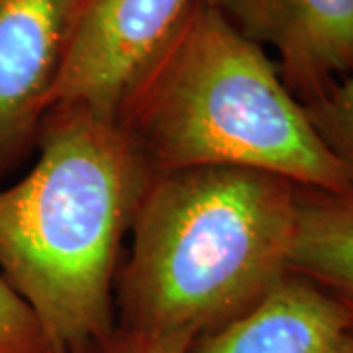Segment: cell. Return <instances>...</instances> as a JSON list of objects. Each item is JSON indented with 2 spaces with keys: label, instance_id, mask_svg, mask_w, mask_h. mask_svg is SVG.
Listing matches in <instances>:
<instances>
[{
  "label": "cell",
  "instance_id": "cell-1",
  "mask_svg": "<svg viewBox=\"0 0 353 353\" xmlns=\"http://www.w3.org/2000/svg\"><path fill=\"white\" fill-rule=\"evenodd\" d=\"M36 152L0 187V275L53 353L90 352L116 330L120 250L153 175L116 120L81 104L51 106Z\"/></svg>",
  "mask_w": 353,
  "mask_h": 353
},
{
  "label": "cell",
  "instance_id": "cell-2",
  "mask_svg": "<svg viewBox=\"0 0 353 353\" xmlns=\"http://www.w3.org/2000/svg\"><path fill=\"white\" fill-rule=\"evenodd\" d=\"M296 190L243 167L153 175L114 283L116 328L201 336L252 310L289 273Z\"/></svg>",
  "mask_w": 353,
  "mask_h": 353
},
{
  "label": "cell",
  "instance_id": "cell-3",
  "mask_svg": "<svg viewBox=\"0 0 353 353\" xmlns=\"http://www.w3.org/2000/svg\"><path fill=\"white\" fill-rule=\"evenodd\" d=\"M116 122L152 175L243 167L303 189L353 192L267 51L202 0L138 77Z\"/></svg>",
  "mask_w": 353,
  "mask_h": 353
},
{
  "label": "cell",
  "instance_id": "cell-4",
  "mask_svg": "<svg viewBox=\"0 0 353 353\" xmlns=\"http://www.w3.org/2000/svg\"><path fill=\"white\" fill-rule=\"evenodd\" d=\"M201 0H85L51 104L116 120L138 77Z\"/></svg>",
  "mask_w": 353,
  "mask_h": 353
},
{
  "label": "cell",
  "instance_id": "cell-5",
  "mask_svg": "<svg viewBox=\"0 0 353 353\" xmlns=\"http://www.w3.org/2000/svg\"><path fill=\"white\" fill-rule=\"evenodd\" d=\"M85 0H0V187L36 152Z\"/></svg>",
  "mask_w": 353,
  "mask_h": 353
},
{
  "label": "cell",
  "instance_id": "cell-6",
  "mask_svg": "<svg viewBox=\"0 0 353 353\" xmlns=\"http://www.w3.org/2000/svg\"><path fill=\"white\" fill-rule=\"evenodd\" d=\"M241 36L277 53L279 75L303 102L353 75V0H202Z\"/></svg>",
  "mask_w": 353,
  "mask_h": 353
},
{
  "label": "cell",
  "instance_id": "cell-7",
  "mask_svg": "<svg viewBox=\"0 0 353 353\" xmlns=\"http://www.w3.org/2000/svg\"><path fill=\"white\" fill-rule=\"evenodd\" d=\"M350 334L352 310L289 271L252 310L196 336L187 353H330Z\"/></svg>",
  "mask_w": 353,
  "mask_h": 353
},
{
  "label": "cell",
  "instance_id": "cell-8",
  "mask_svg": "<svg viewBox=\"0 0 353 353\" xmlns=\"http://www.w3.org/2000/svg\"><path fill=\"white\" fill-rule=\"evenodd\" d=\"M289 271L310 279L353 312V192L299 187Z\"/></svg>",
  "mask_w": 353,
  "mask_h": 353
},
{
  "label": "cell",
  "instance_id": "cell-9",
  "mask_svg": "<svg viewBox=\"0 0 353 353\" xmlns=\"http://www.w3.org/2000/svg\"><path fill=\"white\" fill-rule=\"evenodd\" d=\"M316 134L353 181V75L336 83L318 101L304 104Z\"/></svg>",
  "mask_w": 353,
  "mask_h": 353
},
{
  "label": "cell",
  "instance_id": "cell-10",
  "mask_svg": "<svg viewBox=\"0 0 353 353\" xmlns=\"http://www.w3.org/2000/svg\"><path fill=\"white\" fill-rule=\"evenodd\" d=\"M0 353H53L32 308L0 275Z\"/></svg>",
  "mask_w": 353,
  "mask_h": 353
},
{
  "label": "cell",
  "instance_id": "cell-11",
  "mask_svg": "<svg viewBox=\"0 0 353 353\" xmlns=\"http://www.w3.org/2000/svg\"><path fill=\"white\" fill-rule=\"evenodd\" d=\"M194 338L196 336L190 332L136 334L116 328L94 353H187Z\"/></svg>",
  "mask_w": 353,
  "mask_h": 353
},
{
  "label": "cell",
  "instance_id": "cell-12",
  "mask_svg": "<svg viewBox=\"0 0 353 353\" xmlns=\"http://www.w3.org/2000/svg\"><path fill=\"white\" fill-rule=\"evenodd\" d=\"M330 353H353V334L345 336Z\"/></svg>",
  "mask_w": 353,
  "mask_h": 353
},
{
  "label": "cell",
  "instance_id": "cell-13",
  "mask_svg": "<svg viewBox=\"0 0 353 353\" xmlns=\"http://www.w3.org/2000/svg\"><path fill=\"white\" fill-rule=\"evenodd\" d=\"M77 353H94V350H90V352H77Z\"/></svg>",
  "mask_w": 353,
  "mask_h": 353
}]
</instances>
